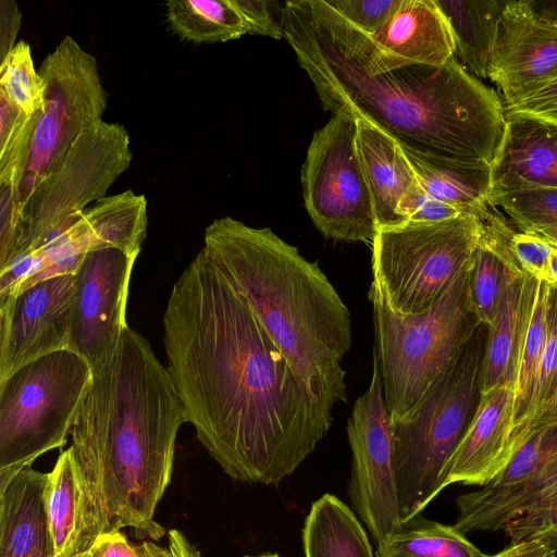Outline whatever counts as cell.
<instances>
[{
  "instance_id": "42",
  "label": "cell",
  "mask_w": 557,
  "mask_h": 557,
  "mask_svg": "<svg viewBox=\"0 0 557 557\" xmlns=\"http://www.w3.org/2000/svg\"><path fill=\"white\" fill-rule=\"evenodd\" d=\"M505 113L532 116L557 125V77L516 106L505 107Z\"/></svg>"
},
{
  "instance_id": "28",
  "label": "cell",
  "mask_w": 557,
  "mask_h": 557,
  "mask_svg": "<svg viewBox=\"0 0 557 557\" xmlns=\"http://www.w3.org/2000/svg\"><path fill=\"white\" fill-rule=\"evenodd\" d=\"M47 509L55 557L81 554L79 491L71 448L61 451L49 472Z\"/></svg>"
},
{
  "instance_id": "46",
  "label": "cell",
  "mask_w": 557,
  "mask_h": 557,
  "mask_svg": "<svg viewBox=\"0 0 557 557\" xmlns=\"http://www.w3.org/2000/svg\"><path fill=\"white\" fill-rule=\"evenodd\" d=\"M533 13L542 21L557 27V0H528Z\"/></svg>"
},
{
  "instance_id": "3",
  "label": "cell",
  "mask_w": 557,
  "mask_h": 557,
  "mask_svg": "<svg viewBox=\"0 0 557 557\" xmlns=\"http://www.w3.org/2000/svg\"><path fill=\"white\" fill-rule=\"evenodd\" d=\"M282 27L324 110L371 122L417 150L494 162L506 128L503 99L455 57L371 73L310 0L284 2Z\"/></svg>"
},
{
  "instance_id": "51",
  "label": "cell",
  "mask_w": 557,
  "mask_h": 557,
  "mask_svg": "<svg viewBox=\"0 0 557 557\" xmlns=\"http://www.w3.org/2000/svg\"><path fill=\"white\" fill-rule=\"evenodd\" d=\"M71 557H90L88 550L87 552H84V553H81V554H77V555H74V556H71Z\"/></svg>"
},
{
  "instance_id": "15",
  "label": "cell",
  "mask_w": 557,
  "mask_h": 557,
  "mask_svg": "<svg viewBox=\"0 0 557 557\" xmlns=\"http://www.w3.org/2000/svg\"><path fill=\"white\" fill-rule=\"evenodd\" d=\"M74 274L54 276L0 300V381L69 348Z\"/></svg>"
},
{
  "instance_id": "32",
  "label": "cell",
  "mask_w": 557,
  "mask_h": 557,
  "mask_svg": "<svg viewBox=\"0 0 557 557\" xmlns=\"http://www.w3.org/2000/svg\"><path fill=\"white\" fill-rule=\"evenodd\" d=\"M547 288L548 283H539L533 313L527 332L518 379L515 386V430L520 446L522 444L520 431L529 409L546 341Z\"/></svg>"
},
{
  "instance_id": "35",
  "label": "cell",
  "mask_w": 557,
  "mask_h": 557,
  "mask_svg": "<svg viewBox=\"0 0 557 557\" xmlns=\"http://www.w3.org/2000/svg\"><path fill=\"white\" fill-rule=\"evenodd\" d=\"M27 248V220L21 187L0 184V273Z\"/></svg>"
},
{
  "instance_id": "47",
  "label": "cell",
  "mask_w": 557,
  "mask_h": 557,
  "mask_svg": "<svg viewBox=\"0 0 557 557\" xmlns=\"http://www.w3.org/2000/svg\"><path fill=\"white\" fill-rule=\"evenodd\" d=\"M542 424H557V393H556L554 399L552 400V403L549 404L548 408L544 412V414L535 423L534 426L542 425Z\"/></svg>"
},
{
  "instance_id": "36",
  "label": "cell",
  "mask_w": 557,
  "mask_h": 557,
  "mask_svg": "<svg viewBox=\"0 0 557 557\" xmlns=\"http://www.w3.org/2000/svg\"><path fill=\"white\" fill-rule=\"evenodd\" d=\"M555 245L557 244L516 228L508 240L509 252L519 269L539 282L550 285L554 283L549 273V259Z\"/></svg>"
},
{
  "instance_id": "48",
  "label": "cell",
  "mask_w": 557,
  "mask_h": 557,
  "mask_svg": "<svg viewBox=\"0 0 557 557\" xmlns=\"http://www.w3.org/2000/svg\"><path fill=\"white\" fill-rule=\"evenodd\" d=\"M549 273L554 285H557V245H555L549 259Z\"/></svg>"
},
{
  "instance_id": "24",
  "label": "cell",
  "mask_w": 557,
  "mask_h": 557,
  "mask_svg": "<svg viewBox=\"0 0 557 557\" xmlns=\"http://www.w3.org/2000/svg\"><path fill=\"white\" fill-rule=\"evenodd\" d=\"M301 540L305 557H373L358 516L329 493L312 503Z\"/></svg>"
},
{
  "instance_id": "7",
  "label": "cell",
  "mask_w": 557,
  "mask_h": 557,
  "mask_svg": "<svg viewBox=\"0 0 557 557\" xmlns=\"http://www.w3.org/2000/svg\"><path fill=\"white\" fill-rule=\"evenodd\" d=\"M91 379L90 366L65 348L0 381V490L39 456L65 445Z\"/></svg>"
},
{
  "instance_id": "12",
  "label": "cell",
  "mask_w": 557,
  "mask_h": 557,
  "mask_svg": "<svg viewBox=\"0 0 557 557\" xmlns=\"http://www.w3.org/2000/svg\"><path fill=\"white\" fill-rule=\"evenodd\" d=\"M346 430L351 450L348 496L379 544L399 531L403 521L393 471L392 422L375 351L369 387L356 400Z\"/></svg>"
},
{
  "instance_id": "50",
  "label": "cell",
  "mask_w": 557,
  "mask_h": 557,
  "mask_svg": "<svg viewBox=\"0 0 557 557\" xmlns=\"http://www.w3.org/2000/svg\"><path fill=\"white\" fill-rule=\"evenodd\" d=\"M245 557H281L277 553H272V554H262V555H258V556H245Z\"/></svg>"
},
{
  "instance_id": "11",
  "label": "cell",
  "mask_w": 557,
  "mask_h": 557,
  "mask_svg": "<svg viewBox=\"0 0 557 557\" xmlns=\"http://www.w3.org/2000/svg\"><path fill=\"white\" fill-rule=\"evenodd\" d=\"M131 161L129 135L122 124L100 121L84 131L25 202V252L38 249L70 218L106 197Z\"/></svg>"
},
{
  "instance_id": "29",
  "label": "cell",
  "mask_w": 557,
  "mask_h": 557,
  "mask_svg": "<svg viewBox=\"0 0 557 557\" xmlns=\"http://www.w3.org/2000/svg\"><path fill=\"white\" fill-rule=\"evenodd\" d=\"M523 272L510 259L481 239L473 258L470 294L479 321L490 327L509 284Z\"/></svg>"
},
{
  "instance_id": "41",
  "label": "cell",
  "mask_w": 557,
  "mask_h": 557,
  "mask_svg": "<svg viewBox=\"0 0 557 557\" xmlns=\"http://www.w3.org/2000/svg\"><path fill=\"white\" fill-rule=\"evenodd\" d=\"M397 213L404 221L414 222H440L466 214L460 209L432 197L422 187L399 202Z\"/></svg>"
},
{
  "instance_id": "49",
  "label": "cell",
  "mask_w": 557,
  "mask_h": 557,
  "mask_svg": "<svg viewBox=\"0 0 557 557\" xmlns=\"http://www.w3.org/2000/svg\"><path fill=\"white\" fill-rule=\"evenodd\" d=\"M539 537H545L557 548V527L544 532Z\"/></svg>"
},
{
  "instance_id": "6",
  "label": "cell",
  "mask_w": 557,
  "mask_h": 557,
  "mask_svg": "<svg viewBox=\"0 0 557 557\" xmlns=\"http://www.w3.org/2000/svg\"><path fill=\"white\" fill-rule=\"evenodd\" d=\"M473 258L441 298L416 315L391 311L380 290L371 284L374 351L391 422L400 419L421 399L481 324L470 294Z\"/></svg>"
},
{
  "instance_id": "22",
  "label": "cell",
  "mask_w": 557,
  "mask_h": 557,
  "mask_svg": "<svg viewBox=\"0 0 557 557\" xmlns=\"http://www.w3.org/2000/svg\"><path fill=\"white\" fill-rule=\"evenodd\" d=\"M421 187L432 197L478 214L488 203L492 165L400 145Z\"/></svg>"
},
{
  "instance_id": "18",
  "label": "cell",
  "mask_w": 557,
  "mask_h": 557,
  "mask_svg": "<svg viewBox=\"0 0 557 557\" xmlns=\"http://www.w3.org/2000/svg\"><path fill=\"white\" fill-rule=\"evenodd\" d=\"M491 184V195L557 188V125L532 116L506 114L503 141L492 163Z\"/></svg>"
},
{
  "instance_id": "34",
  "label": "cell",
  "mask_w": 557,
  "mask_h": 557,
  "mask_svg": "<svg viewBox=\"0 0 557 557\" xmlns=\"http://www.w3.org/2000/svg\"><path fill=\"white\" fill-rule=\"evenodd\" d=\"M546 324L545 346L529 409L520 431L522 443L529 431L544 414L557 393V285L548 284Z\"/></svg>"
},
{
  "instance_id": "5",
  "label": "cell",
  "mask_w": 557,
  "mask_h": 557,
  "mask_svg": "<svg viewBox=\"0 0 557 557\" xmlns=\"http://www.w3.org/2000/svg\"><path fill=\"white\" fill-rule=\"evenodd\" d=\"M488 327L480 324L421 399L392 422L393 471L401 521L444 490L445 468L481 397Z\"/></svg>"
},
{
  "instance_id": "26",
  "label": "cell",
  "mask_w": 557,
  "mask_h": 557,
  "mask_svg": "<svg viewBox=\"0 0 557 557\" xmlns=\"http://www.w3.org/2000/svg\"><path fill=\"white\" fill-rule=\"evenodd\" d=\"M375 557H486L455 525L417 515L376 544Z\"/></svg>"
},
{
  "instance_id": "16",
  "label": "cell",
  "mask_w": 557,
  "mask_h": 557,
  "mask_svg": "<svg viewBox=\"0 0 557 557\" xmlns=\"http://www.w3.org/2000/svg\"><path fill=\"white\" fill-rule=\"evenodd\" d=\"M557 77V27L539 18L528 0H508L500 16L487 78L512 107Z\"/></svg>"
},
{
  "instance_id": "31",
  "label": "cell",
  "mask_w": 557,
  "mask_h": 557,
  "mask_svg": "<svg viewBox=\"0 0 557 557\" xmlns=\"http://www.w3.org/2000/svg\"><path fill=\"white\" fill-rule=\"evenodd\" d=\"M37 116L24 113L0 90V184L22 188Z\"/></svg>"
},
{
  "instance_id": "43",
  "label": "cell",
  "mask_w": 557,
  "mask_h": 557,
  "mask_svg": "<svg viewBox=\"0 0 557 557\" xmlns=\"http://www.w3.org/2000/svg\"><path fill=\"white\" fill-rule=\"evenodd\" d=\"M21 12L13 0H0V62L16 45L15 39L21 25Z\"/></svg>"
},
{
  "instance_id": "37",
  "label": "cell",
  "mask_w": 557,
  "mask_h": 557,
  "mask_svg": "<svg viewBox=\"0 0 557 557\" xmlns=\"http://www.w3.org/2000/svg\"><path fill=\"white\" fill-rule=\"evenodd\" d=\"M338 14L366 34L379 32L403 0H325Z\"/></svg>"
},
{
  "instance_id": "38",
  "label": "cell",
  "mask_w": 557,
  "mask_h": 557,
  "mask_svg": "<svg viewBox=\"0 0 557 557\" xmlns=\"http://www.w3.org/2000/svg\"><path fill=\"white\" fill-rule=\"evenodd\" d=\"M557 527V482L522 516L505 527L511 542L539 537Z\"/></svg>"
},
{
  "instance_id": "45",
  "label": "cell",
  "mask_w": 557,
  "mask_h": 557,
  "mask_svg": "<svg viewBox=\"0 0 557 557\" xmlns=\"http://www.w3.org/2000/svg\"><path fill=\"white\" fill-rule=\"evenodd\" d=\"M168 540L172 557H201L199 550L196 549L178 530H169Z\"/></svg>"
},
{
  "instance_id": "8",
  "label": "cell",
  "mask_w": 557,
  "mask_h": 557,
  "mask_svg": "<svg viewBox=\"0 0 557 557\" xmlns=\"http://www.w3.org/2000/svg\"><path fill=\"white\" fill-rule=\"evenodd\" d=\"M476 214L380 227L372 242V284L398 315L432 307L472 260L480 239Z\"/></svg>"
},
{
  "instance_id": "10",
  "label": "cell",
  "mask_w": 557,
  "mask_h": 557,
  "mask_svg": "<svg viewBox=\"0 0 557 557\" xmlns=\"http://www.w3.org/2000/svg\"><path fill=\"white\" fill-rule=\"evenodd\" d=\"M38 73L45 88L44 103L21 188L24 208L33 189L58 165L76 138L102 121L108 100L96 58L71 36H64L47 54Z\"/></svg>"
},
{
  "instance_id": "39",
  "label": "cell",
  "mask_w": 557,
  "mask_h": 557,
  "mask_svg": "<svg viewBox=\"0 0 557 557\" xmlns=\"http://www.w3.org/2000/svg\"><path fill=\"white\" fill-rule=\"evenodd\" d=\"M231 3L244 18L248 34L274 39L284 38L282 9L274 8L277 2L267 0H231Z\"/></svg>"
},
{
  "instance_id": "33",
  "label": "cell",
  "mask_w": 557,
  "mask_h": 557,
  "mask_svg": "<svg viewBox=\"0 0 557 557\" xmlns=\"http://www.w3.org/2000/svg\"><path fill=\"white\" fill-rule=\"evenodd\" d=\"M0 90L27 115L40 112L45 88L26 41H17L1 62Z\"/></svg>"
},
{
  "instance_id": "13",
  "label": "cell",
  "mask_w": 557,
  "mask_h": 557,
  "mask_svg": "<svg viewBox=\"0 0 557 557\" xmlns=\"http://www.w3.org/2000/svg\"><path fill=\"white\" fill-rule=\"evenodd\" d=\"M136 258L116 248L92 250L74 273L69 349L91 370L110 360L127 327L125 312Z\"/></svg>"
},
{
  "instance_id": "27",
  "label": "cell",
  "mask_w": 557,
  "mask_h": 557,
  "mask_svg": "<svg viewBox=\"0 0 557 557\" xmlns=\"http://www.w3.org/2000/svg\"><path fill=\"white\" fill-rule=\"evenodd\" d=\"M165 5L171 28L184 40L224 42L248 34L231 0H169Z\"/></svg>"
},
{
  "instance_id": "20",
  "label": "cell",
  "mask_w": 557,
  "mask_h": 557,
  "mask_svg": "<svg viewBox=\"0 0 557 557\" xmlns=\"http://www.w3.org/2000/svg\"><path fill=\"white\" fill-rule=\"evenodd\" d=\"M356 144L377 227L405 222L398 215L397 207L421 185L400 144L379 126L362 119H357Z\"/></svg>"
},
{
  "instance_id": "44",
  "label": "cell",
  "mask_w": 557,
  "mask_h": 557,
  "mask_svg": "<svg viewBox=\"0 0 557 557\" xmlns=\"http://www.w3.org/2000/svg\"><path fill=\"white\" fill-rule=\"evenodd\" d=\"M486 557H557V548L545 537L510 542L502 550Z\"/></svg>"
},
{
  "instance_id": "4",
  "label": "cell",
  "mask_w": 557,
  "mask_h": 557,
  "mask_svg": "<svg viewBox=\"0 0 557 557\" xmlns=\"http://www.w3.org/2000/svg\"><path fill=\"white\" fill-rule=\"evenodd\" d=\"M248 299L307 391L332 409L347 403L342 360L352 342L349 311L327 276L268 227L225 216L202 248Z\"/></svg>"
},
{
  "instance_id": "17",
  "label": "cell",
  "mask_w": 557,
  "mask_h": 557,
  "mask_svg": "<svg viewBox=\"0 0 557 557\" xmlns=\"http://www.w3.org/2000/svg\"><path fill=\"white\" fill-rule=\"evenodd\" d=\"M515 387L481 394L475 413L444 471V488L453 483L483 486L509 463L518 448Z\"/></svg>"
},
{
  "instance_id": "30",
  "label": "cell",
  "mask_w": 557,
  "mask_h": 557,
  "mask_svg": "<svg viewBox=\"0 0 557 557\" xmlns=\"http://www.w3.org/2000/svg\"><path fill=\"white\" fill-rule=\"evenodd\" d=\"M488 202L506 214L517 231L557 244V188L493 194Z\"/></svg>"
},
{
  "instance_id": "23",
  "label": "cell",
  "mask_w": 557,
  "mask_h": 557,
  "mask_svg": "<svg viewBox=\"0 0 557 557\" xmlns=\"http://www.w3.org/2000/svg\"><path fill=\"white\" fill-rule=\"evenodd\" d=\"M508 0H435L455 40V58L478 79H485L502 13Z\"/></svg>"
},
{
  "instance_id": "25",
  "label": "cell",
  "mask_w": 557,
  "mask_h": 557,
  "mask_svg": "<svg viewBox=\"0 0 557 557\" xmlns=\"http://www.w3.org/2000/svg\"><path fill=\"white\" fill-rule=\"evenodd\" d=\"M91 237V251L116 248L138 256L146 237L147 199L131 189L98 199L83 212Z\"/></svg>"
},
{
  "instance_id": "21",
  "label": "cell",
  "mask_w": 557,
  "mask_h": 557,
  "mask_svg": "<svg viewBox=\"0 0 557 557\" xmlns=\"http://www.w3.org/2000/svg\"><path fill=\"white\" fill-rule=\"evenodd\" d=\"M539 283L522 273L509 284L488 327L481 394L498 386H516Z\"/></svg>"
},
{
  "instance_id": "9",
  "label": "cell",
  "mask_w": 557,
  "mask_h": 557,
  "mask_svg": "<svg viewBox=\"0 0 557 557\" xmlns=\"http://www.w3.org/2000/svg\"><path fill=\"white\" fill-rule=\"evenodd\" d=\"M356 139L357 119L343 111L313 134L301 168L304 202L325 237L372 244L379 227Z\"/></svg>"
},
{
  "instance_id": "1",
  "label": "cell",
  "mask_w": 557,
  "mask_h": 557,
  "mask_svg": "<svg viewBox=\"0 0 557 557\" xmlns=\"http://www.w3.org/2000/svg\"><path fill=\"white\" fill-rule=\"evenodd\" d=\"M163 329L186 422L233 480L277 485L327 434L332 409L307 391L203 249L174 283Z\"/></svg>"
},
{
  "instance_id": "40",
  "label": "cell",
  "mask_w": 557,
  "mask_h": 557,
  "mask_svg": "<svg viewBox=\"0 0 557 557\" xmlns=\"http://www.w3.org/2000/svg\"><path fill=\"white\" fill-rule=\"evenodd\" d=\"M88 553L90 557H172L169 548L157 545L152 541L131 544L120 530H111L100 534Z\"/></svg>"
},
{
  "instance_id": "2",
  "label": "cell",
  "mask_w": 557,
  "mask_h": 557,
  "mask_svg": "<svg viewBox=\"0 0 557 557\" xmlns=\"http://www.w3.org/2000/svg\"><path fill=\"white\" fill-rule=\"evenodd\" d=\"M184 407L149 342L127 326L110 360L92 369L71 429L79 491V549L103 532L159 540L154 520L172 476Z\"/></svg>"
},
{
  "instance_id": "19",
  "label": "cell",
  "mask_w": 557,
  "mask_h": 557,
  "mask_svg": "<svg viewBox=\"0 0 557 557\" xmlns=\"http://www.w3.org/2000/svg\"><path fill=\"white\" fill-rule=\"evenodd\" d=\"M48 485L49 473L30 466L0 490V557H55Z\"/></svg>"
},
{
  "instance_id": "14",
  "label": "cell",
  "mask_w": 557,
  "mask_h": 557,
  "mask_svg": "<svg viewBox=\"0 0 557 557\" xmlns=\"http://www.w3.org/2000/svg\"><path fill=\"white\" fill-rule=\"evenodd\" d=\"M556 482L557 424L534 426L495 479L457 497L454 525L463 534L505 529Z\"/></svg>"
}]
</instances>
